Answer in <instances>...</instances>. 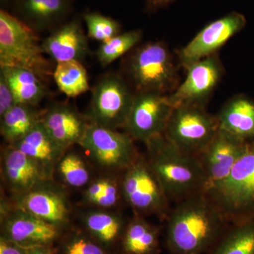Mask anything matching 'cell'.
Masks as SVG:
<instances>
[{
    "label": "cell",
    "instance_id": "7402d4cb",
    "mask_svg": "<svg viewBox=\"0 0 254 254\" xmlns=\"http://www.w3.org/2000/svg\"><path fill=\"white\" fill-rule=\"evenodd\" d=\"M71 0H17L16 12L32 28L43 29L63 20L70 10Z\"/></svg>",
    "mask_w": 254,
    "mask_h": 254
},
{
    "label": "cell",
    "instance_id": "4dcf8cb0",
    "mask_svg": "<svg viewBox=\"0 0 254 254\" xmlns=\"http://www.w3.org/2000/svg\"><path fill=\"white\" fill-rule=\"evenodd\" d=\"M90 38L102 43L120 34L121 25L116 20L100 13H86L83 16Z\"/></svg>",
    "mask_w": 254,
    "mask_h": 254
},
{
    "label": "cell",
    "instance_id": "d6986e66",
    "mask_svg": "<svg viewBox=\"0 0 254 254\" xmlns=\"http://www.w3.org/2000/svg\"><path fill=\"white\" fill-rule=\"evenodd\" d=\"M12 145L33 159L51 180L58 162L66 151L50 136L41 122Z\"/></svg>",
    "mask_w": 254,
    "mask_h": 254
},
{
    "label": "cell",
    "instance_id": "cb8c5ba5",
    "mask_svg": "<svg viewBox=\"0 0 254 254\" xmlns=\"http://www.w3.org/2000/svg\"><path fill=\"white\" fill-rule=\"evenodd\" d=\"M14 94L16 105L36 107L46 93V87L38 75L26 68L0 67Z\"/></svg>",
    "mask_w": 254,
    "mask_h": 254
},
{
    "label": "cell",
    "instance_id": "9c48e42d",
    "mask_svg": "<svg viewBox=\"0 0 254 254\" xmlns=\"http://www.w3.org/2000/svg\"><path fill=\"white\" fill-rule=\"evenodd\" d=\"M134 97L123 78L118 75H105L93 89L90 123L110 129L125 128Z\"/></svg>",
    "mask_w": 254,
    "mask_h": 254
},
{
    "label": "cell",
    "instance_id": "8d00e7d4",
    "mask_svg": "<svg viewBox=\"0 0 254 254\" xmlns=\"http://www.w3.org/2000/svg\"><path fill=\"white\" fill-rule=\"evenodd\" d=\"M28 254H56L53 245L40 246L27 249Z\"/></svg>",
    "mask_w": 254,
    "mask_h": 254
},
{
    "label": "cell",
    "instance_id": "7c38bea8",
    "mask_svg": "<svg viewBox=\"0 0 254 254\" xmlns=\"http://www.w3.org/2000/svg\"><path fill=\"white\" fill-rule=\"evenodd\" d=\"M60 229L16 208L11 202L1 201V236L26 249L53 245Z\"/></svg>",
    "mask_w": 254,
    "mask_h": 254
},
{
    "label": "cell",
    "instance_id": "603a6c76",
    "mask_svg": "<svg viewBox=\"0 0 254 254\" xmlns=\"http://www.w3.org/2000/svg\"><path fill=\"white\" fill-rule=\"evenodd\" d=\"M160 230L147 221L145 217L135 215L127 221L121 245L122 254H159Z\"/></svg>",
    "mask_w": 254,
    "mask_h": 254
},
{
    "label": "cell",
    "instance_id": "f35d334b",
    "mask_svg": "<svg viewBox=\"0 0 254 254\" xmlns=\"http://www.w3.org/2000/svg\"><path fill=\"white\" fill-rule=\"evenodd\" d=\"M71 1H72V0H71Z\"/></svg>",
    "mask_w": 254,
    "mask_h": 254
},
{
    "label": "cell",
    "instance_id": "d590c367",
    "mask_svg": "<svg viewBox=\"0 0 254 254\" xmlns=\"http://www.w3.org/2000/svg\"><path fill=\"white\" fill-rule=\"evenodd\" d=\"M176 0H145V9L149 12L166 7Z\"/></svg>",
    "mask_w": 254,
    "mask_h": 254
},
{
    "label": "cell",
    "instance_id": "ffe728a7",
    "mask_svg": "<svg viewBox=\"0 0 254 254\" xmlns=\"http://www.w3.org/2000/svg\"><path fill=\"white\" fill-rule=\"evenodd\" d=\"M216 117L221 129L247 143L254 141V100L248 95H234Z\"/></svg>",
    "mask_w": 254,
    "mask_h": 254
},
{
    "label": "cell",
    "instance_id": "1f68e13d",
    "mask_svg": "<svg viewBox=\"0 0 254 254\" xmlns=\"http://www.w3.org/2000/svg\"><path fill=\"white\" fill-rule=\"evenodd\" d=\"M123 199V192L121 188V179L111 175L109 181L107 184L104 190L91 203L92 208L105 209L109 210L116 208Z\"/></svg>",
    "mask_w": 254,
    "mask_h": 254
},
{
    "label": "cell",
    "instance_id": "5b68a950",
    "mask_svg": "<svg viewBox=\"0 0 254 254\" xmlns=\"http://www.w3.org/2000/svg\"><path fill=\"white\" fill-rule=\"evenodd\" d=\"M229 223L254 219V141L220 186L205 193Z\"/></svg>",
    "mask_w": 254,
    "mask_h": 254
},
{
    "label": "cell",
    "instance_id": "8992f818",
    "mask_svg": "<svg viewBox=\"0 0 254 254\" xmlns=\"http://www.w3.org/2000/svg\"><path fill=\"white\" fill-rule=\"evenodd\" d=\"M122 173L123 199L135 215H153L165 221L171 209L170 201L146 158L138 155Z\"/></svg>",
    "mask_w": 254,
    "mask_h": 254
},
{
    "label": "cell",
    "instance_id": "d6a6232c",
    "mask_svg": "<svg viewBox=\"0 0 254 254\" xmlns=\"http://www.w3.org/2000/svg\"><path fill=\"white\" fill-rule=\"evenodd\" d=\"M110 176L99 177L88 184V186L85 187L83 193V200L85 204L90 206L91 203L104 190L107 184L109 181Z\"/></svg>",
    "mask_w": 254,
    "mask_h": 254
},
{
    "label": "cell",
    "instance_id": "e575fe53",
    "mask_svg": "<svg viewBox=\"0 0 254 254\" xmlns=\"http://www.w3.org/2000/svg\"><path fill=\"white\" fill-rule=\"evenodd\" d=\"M0 254H28V250L27 249L1 236Z\"/></svg>",
    "mask_w": 254,
    "mask_h": 254
},
{
    "label": "cell",
    "instance_id": "44dd1931",
    "mask_svg": "<svg viewBox=\"0 0 254 254\" xmlns=\"http://www.w3.org/2000/svg\"><path fill=\"white\" fill-rule=\"evenodd\" d=\"M81 220L86 233L107 250L121 242L127 223L120 214L95 208L82 214Z\"/></svg>",
    "mask_w": 254,
    "mask_h": 254
},
{
    "label": "cell",
    "instance_id": "6da1fadb",
    "mask_svg": "<svg viewBox=\"0 0 254 254\" xmlns=\"http://www.w3.org/2000/svg\"><path fill=\"white\" fill-rule=\"evenodd\" d=\"M165 221V245L170 254H205L229 225L203 191L176 202Z\"/></svg>",
    "mask_w": 254,
    "mask_h": 254
},
{
    "label": "cell",
    "instance_id": "ba28073f",
    "mask_svg": "<svg viewBox=\"0 0 254 254\" xmlns=\"http://www.w3.org/2000/svg\"><path fill=\"white\" fill-rule=\"evenodd\" d=\"M86 155L107 173H123L138 158L134 140L126 132L90 123L79 143Z\"/></svg>",
    "mask_w": 254,
    "mask_h": 254
},
{
    "label": "cell",
    "instance_id": "5bb4252c",
    "mask_svg": "<svg viewBox=\"0 0 254 254\" xmlns=\"http://www.w3.org/2000/svg\"><path fill=\"white\" fill-rule=\"evenodd\" d=\"M16 208L58 227L61 230L71 220V207L66 191L53 180L43 182L10 200Z\"/></svg>",
    "mask_w": 254,
    "mask_h": 254
},
{
    "label": "cell",
    "instance_id": "7a4b0ae2",
    "mask_svg": "<svg viewBox=\"0 0 254 254\" xmlns=\"http://www.w3.org/2000/svg\"><path fill=\"white\" fill-rule=\"evenodd\" d=\"M145 145V158L170 202L205 191L204 173L198 157L182 151L164 134Z\"/></svg>",
    "mask_w": 254,
    "mask_h": 254
},
{
    "label": "cell",
    "instance_id": "8fae6325",
    "mask_svg": "<svg viewBox=\"0 0 254 254\" xmlns=\"http://www.w3.org/2000/svg\"><path fill=\"white\" fill-rule=\"evenodd\" d=\"M174 107L167 95L137 93L125 130L134 141L147 143L164 134Z\"/></svg>",
    "mask_w": 254,
    "mask_h": 254
},
{
    "label": "cell",
    "instance_id": "9a60e30c",
    "mask_svg": "<svg viewBox=\"0 0 254 254\" xmlns=\"http://www.w3.org/2000/svg\"><path fill=\"white\" fill-rule=\"evenodd\" d=\"M247 143L220 128L198 157L204 173L205 193L218 188L227 180Z\"/></svg>",
    "mask_w": 254,
    "mask_h": 254
},
{
    "label": "cell",
    "instance_id": "52a82bcc",
    "mask_svg": "<svg viewBox=\"0 0 254 254\" xmlns=\"http://www.w3.org/2000/svg\"><path fill=\"white\" fill-rule=\"evenodd\" d=\"M220 130L216 115L197 105L174 107L164 136L177 148L198 157Z\"/></svg>",
    "mask_w": 254,
    "mask_h": 254
},
{
    "label": "cell",
    "instance_id": "e0dca14e",
    "mask_svg": "<svg viewBox=\"0 0 254 254\" xmlns=\"http://www.w3.org/2000/svg\"><path fill=\"white\" fill-rule=\"evenodd\" d=\"M41 123L53 139L66 150L79 145L91 123L77 110L65 103L48 108L42 115Z\"/></svg>",
    "mask_w": 254,
    "mask_h": 254
},
{
    "label": "cell",
    "instance_id": "277c9868",
    "mask_svg": "<svg viewBox=\"0 0 254 254\" xmlns=\"http://www.w3.org/2000/svg\"><path fill=\"white\" fill-rule=\"evenodd\" d=\"M38 37L31 26L6 10L0 11V67L26 68L47 78L53 75Z\"/></svg>",
    "mask_w": 254,
    "mask_h": 254
},
{
    "label": "cell",
    "instance_id": "4fadbf2b",
    "mask_svg": "<svg viewBox=\"0 0 254 254\" xmlns=\"http://www.w3.org/2000/svg\"><path fill=\"white\" fill-rule=\"evenodd\" d=\"M185 81L170 94L169 103L173 107L180 105L206 106L224 75L223 65L218 53L190 65L186 69Z\"/></svg>",
    "mask_w": 254,
    "mask_h": 254
},
{
    "label": "cell",
    "instance_id": "ac0fdd59",
    "mask_svg": "<svg viewBox=\"0 0 254 254\" xmlns=\"http://www.w3.org/2000/svg\"><path fill=\"white\" fill-rule=\"evenodd\" d=\"M42 48L57 63L80 61L88 52L86 36L78 20L69 21L55 30L43 41Z\"/></svg>",
    "mask_w": 254,
    "mask_h": 254
},
{
    "label": "cell",
    "instance_id": "d4e9b609",
    "mask_svg": "<svg viewBox=\"0 0 254 254\" xmlns=\"http://www.w3.org/2000/svg\"><path fill=\"white\" fill-rule=\"evenodd\" d=\"M205 254H254V219L229 223Z\"/></svg>",
    "mask_w": 254,
    "mask_h": 254
},
{
    "label": "cell",
    "instance_id": "f546056e",
    "mask_svg": "<svg viewBox=\"0 0 254 254\" xmlns=\"http://www.w3.org/2000/svg\"><path fill=\"white\" fill-rule=\"evenodd\" d=\"M56 254H110L86 232L75 231L62 242Z\"/></svg>",
    "mask_w": 254,
    "mask_h": 254
},
{
    "label": "cell",
    "instance_id": "836d02e7",
    "mask_svg": "<svg viewBox=\"0 0 254 254\" xmlns=\"http://www.w3.org/2000/svg\"><path fill=\"white\" fill-rule=\"evenodd\" d=\"M16 105L14 94L7 80L0 72V118Z\"/></svg>",
    "mask_w": 254,
    "mask_h": 254
},
{
    "label": "cell",
    "instance_id": "74e56055",
    "mask_svg": "<svg viewBox=\"0 0 254 254\" xmlns=\"http://www.w3.org/2000/svg\"><path fill=\"white\" fill-rule=\"evenodd\" d=\"M16 1L17 0H1V3L9 2V1Z\"/></svg>",
    "mask_w": 254,
    "mask_h": 254
},
{
    "label": "cell",
    "instance_id": "30bf717a",
    "mask_svg": "<svg viewBox=\"0 0 254 254\" xmlns=\"http://www.w3.org/2000/svg\"><path fill=\"white\" fill-rule=\"evenodd\" d=\"M247 23L245 15L232 11L209 23L188 44L177 50L180 67L186 70L193 63L218 53L230 38L245 28Z\"/></svg>",
    "mask_w": 254,
    "mask_h": 254
},
{
    "label": "cell",
    "instance_id": "4316f807",
    "mask_svg": "<svg viewBox=\"0 0 254 254\" xmlns=\"http://www.w3.org/2000/svg\"><path fill=\"white\" fill-rule=\"evenodd\" d=\"M53 78L60 91L69 98H75L90 89L88 73L78 60L57 63Z\"/></svg>",
    "mask_w": 254,
    "mask_h": 254
},
{
    "label": "cell",
    "instance_id": "83f0119b",
    "mask_svg": "<svg viewBox=\"0 0 254 254\" xmlns=\"http://www.w3.org/2000/svg\"><path fill=\"white\" fill-rule=\"evenodd\" d=\"M55 172L63 183L70 188H84L91 182L89 168L76 152L66 150L58 162Z\"/></svg>",
    "mask_w": 254,
    "mask_h": 254
},
{
    "label": "cell",
    "instance_id": "2e32d148",
    "mask_svg": "<svg viewBox=\"0 0 254 254\" xmlns=\"http://www.w3.org/2000/svg\"><path fill=\"white\" fill-rule=\"evenodd\" d=\"M1 175L12 195L23 194L51 180L33 159L12 145L1 150Z\"/></svg>",
    "mask_w": 254,
    "mask_h": 254
},
{
    "label": "cell",
    "instance_id": "f1b7e54d",
    "mask_svg": "<svg viewBox=\"0 0 254 254\" xmlns=\"http://www.w3.org/2000/svg\"><path fill=\"white\" fill-rule=\"evenodd\" d=\"M141 31L133 30L120 33L108 41L103 42L97 52L98 61L103 66L110 64L126 54L141 41Z\"/></svg>",
    "mask_w": 254,
    "mask_h": 254
},
{
    "label": "cell",
    "instance_id": "484cf974",
    "mask_svg": "<svg viewBox=\"0 0 254 254\" xmlns=\"http://www.w3.org/2000/svg\"><path fill=\"white\" fill-rule=\"evenodd\" d=\"M42 115L36 107L15 105L1 117V136L8 145L14 144L41 123Z\"/></svg>",
    "mask_w": 254,
    "mask_h": 254
},
{
    "label": "cell",
    "instance_id": "3957f363",
    "mask_svg": "<svg viewBox=\"0 0 254 254\" xmlns=\"http://www.w3.org/2000/svg\"><path fill=\"white\" fill-rule=\"evenodd\" d=\"M180 66L163 42H149L136 48L128 60V73L137 93L168 95L178 87Z\"/></svg>",
    "mask_w": 254,
    "mask_h": 254
}]
</instances>
